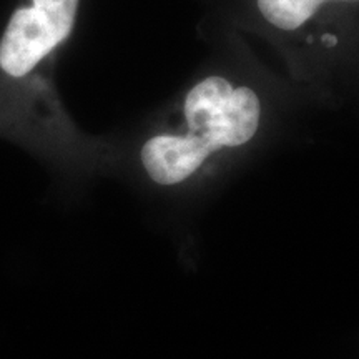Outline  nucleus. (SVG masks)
Here are the masks:
<instances>
[{
  "label": "nucleus",
  "instance_id": "1",
  "mask_svg": "<svg viewBox=\"0 0 359 359\" xmlns=\"http://www.w3.org/2000/svg\"><path fill=\"white\" fill-rule=\"evenodd\" d=\"M79 6L80 0H29L13 11L0 37V103L30 90L74 30Z\"/></svg>",
  "mask_w": 359,
  "mask_h": 359
},
{
  "label": "nucleus",
  "instance_id": "2",
  "mask_svg": "<svg viewBox=\"0 0 359 359\" xmlns=\"http://www.w3.org/2000/svg\"><path fill=\"white\" fill-rule=\"evenodd\" d=\"M183 114L187 133L198 138L215 155L253 140L259 127L262 105L251 88H233L228 80L208 77L188 92Z\"/></svg>",
  "mask_w": 359,
  "mask_h": 359
},
{
  "label": "nucleus",
  "instance_id": "3",
  "mask_svg": "<svg viewBox=\"0 0 359 359\" xmlns=\"http://www.w3.org/2000/svg\"><path fill=\"white\" fill-rule=\"evenodd\" d=\"M206 147L190 133H158L138 151L142 170L151 183L177 187L187 183L210 160Z\"/></svg>",
  "mask_w": 359,
  "mask_h": 359
},
{
  "label": "nucleus",
  "instance_id": "4",
  "mask_svg": "<svg viewBox=\"0 0 359 359\" xmlns=\"http://www.w3.org/2000/svg\"><path fill=\"white\" fill-rule=\"evenodd\" d=\"M325 2L327 0H257L264 19L283 30L302 27Z\"/></svg>",
  "mask_w": 359,
  "mask_h": 359
}]
</instances>
